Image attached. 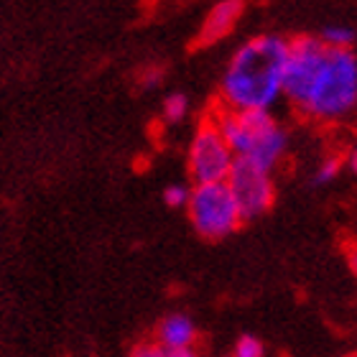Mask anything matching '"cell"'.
I'll use <instances>...</instances> for the list:
<instances>
[{"mask_svg":"<svg viewBox=\"0 0 357 357\" xmlns=\"http://www.w3.org/2000/svg\"><path fill=\"white\" fill-rule=\"evenodd\" d=\"M161 77H164V69L161 67H149L146 72H141V87L153 89L161 84Z\"/></svg>","mask_w":357,"mask_h":357,"instance_id":"15","label":"cell"},{"mask_svg":"<svg viewBox=\"0 0 357 357\" xmlns=\"http://www.w3.org/2000/svg\"><path fill=\"white\" fill-rule=\"evenodd\" d=\"M227 186H230L232 197L238 202L243 222L266 215L275 199V186L271 172L253 164V161H248V158H235V166L227 176Z\"/></svg>","mask_w":357,"mask_h":357,"instance_id":"6","label":"cell"},{"mask_svg":"<svg viewBox=\"0 0 357 357\" xmlns=\"http://www.w3.org/2000/svg\"><path fill=\"white\" fill-rule=\"evenodd\" d=\"M235 158L238 156L232 153V149L222 138L220 128L215 123H204L194 133L192 149H189V174L197 184L227 181Z\"/></svg>","mask_w":357,"mask_h":357,"instance_id":"5","label":"cell"},{"mask_svg":"<svg viewBox=\"0 0 357 357\" xmlns=\"http://www.w3.org/2000/svg\"><path fill=\"white\" fill-rule=\"evenodd\" d=\"M263 355H266V347L253 335H243L235 342V350H232V357H263Z\"/></svg>","mask_w":357,"mask_h":357,"instance_id":"13","label":"cell"},{"mask_svg":"<svg viewBox=\"0 0 357 357\" xmlns=\"http://www.w3.org/2000/svg\"><path fill=\"white\" fill-rule=\"evenodd\" d=\"M357 105V56L350 49H329L298 110L314 120H340Z\"/></svg>","mask_w":357,"mask_h":357,"instance_id":"3","label":"cell"},{"mask_svg":"<svg viewBox=\"0 0 357 357\" xmlns=\"http://www.w3.org/2000/svg\"><path fill=\"white\" fill-rule=\"evenodd\" d=\"M133 357H197V352L189 347V350H169L164 344L151 342V344H141L138 350L133 352Z\"/></svg>","mask_w":357,"mask_h":357,"instance_id":"11","label":"cell"},{"mask_svg":"<svg viewBox=\"0 0 357 357\" xmlns=\"http://www.w3.org/2000/svg\"><path fill=\"white\" fill-rule=\"evenodd\" d=\"M344 255H347V266H350V271L357 275V243H347Z\"/></svg>","mask_w":357,"mask_h":357,"instance_id":"16","label":"cell"},{"mask_svg":"<svg viewBox=\"0 0 357 357\" xmlns=\"http://www.w3.org/2000/svg\"><path fill=\"white\" fill-rule=\"evenodd\" d=\"M186 112H189V100H186L184 95L174 92V95L166 97V102H164V118L169 120V123H178V120H184Z\"/></svg>","mask_w":357,"mask_h":357,"instance_id":"12","label":"cell"},{"mask_svg":"<svg viewBox=\"0 0 357 357\" xmlns=\"http://www.w3.org/2000/svg\"><path fill=\"white\" fill-rule=\"evenodd\" d=\"M243 8H245V0H222V3H217L204 18V26L199 31V44L209 46L227 36L235 29L238 18L243 15Z\"/></svg>","mask_w":357,"mask_h":357,"instance_id":"7","label":"cell"},{"mask_svg":"<svg viewBox=\"0 0 357 357\" xmlns=\"http://www.w3.org/2000/svg\"><path fill=\"white\" fill-rule=\"evenodd\" d=\"M340 172H342V158L340 156H329L321 161V166L314 172L312 176V184L314 186H324V184H332L337 176H340Z\"/></svg>","mask_w":357,"mask_h":357,"instance_id":"10","label":"cell"},{"mask_svg":"<svg viewBox=\"0 0 357 357\" xmlns=\"http://www.w3.org/2000/svg\"><path fill=\"white\" fill-rule=\"evenodd\" d=\"M347 166H350V172L357 176V146L350 151V156H347Z\"/></svg>","mask_w":357,"mask_h":357,"instance_id":"17","label":"cell"},{"mask_svg":"<svg viewBox=\"0 0 357 357\" xmlns=\"http://www.w3.org/2000/svg\"><path fill=\"white\" fill-rule=\"evenodd\" d=\"M352 357H357V355H352Z\"/></svg>","mask_w":357,"mask_h":357,"instance_id":"18","label":"cell"},{"mask_svg":"<svg viewBox=\"0 0 357 357\" xmlns=\"http://www.w3.org/2000/svg\"><path fill=\"white\" fill-rule=\"evenodd\" d=\"M197 340V327L186 314H172L158 324V344L169 350H189Z\"/></svg>","mask_w":357,"mask_h":357,"instance_id":"8","label":"cell"},{"mask_svg":"<svg viewBox=\"0 0 357 357\" xmlns=\"http://www.w3.org/2000/svg\"><path fill=\"white\" fill-rule=\"evenodd\" d=\"M189 215L202 238L220 240L235 232L243 222L240 207L232 197L227 181L215 184H197L189 197Z\"/></svg>","mask_w":357,"mask_h":357,"instance_id":"4","label":"cell"},{"mask_svg":"<svg viewBox=\"0 0 357 357\" xmlns=\"http://www.w3.org/2000/svg\"><path fill=\"white\" fill-rule=\"evenodd\" d=\"M289 44L281 36H258L240 46L222 77L227 110H271L283 95Z\"/></svg>","mask_w":357,"mask_h":357,"instance_id":"1","label":"cell"},{"mask_svg":"<svg viewBox=\"0 0 357 357\" xmlns=\"http://www.w3.org/2000/svg\"><path fill=\"white\" fill-rule=\"evenodd\" d=\"M222 138L238 158L273 172L289 149V135L268 110H227L225 107L215 118Z\"/></svg>","mask_w":357,"mask_h":357,"instance_id":"2","label":"cell"},{"mask_svg":"<svg viewBox=\"0 0 357 357\" xmlns=\"http://www.w3.org/2000/svg\"><path fill=\"white\" fill-rule=\"evenodd\" d=\"M189 197H192V189H186L181 184L166 186L164 192V202L169 207H184V204H189Z\"/></svg>","mask_w":357,"mask_h":357,"instance_id":"14","label":"cell"},{"mask_svg":"<svg viewBox=\"0 0 357 357\" xmlns=\"http://www.w3.org/2000/svg\"><path fill=\"white\" fill-rule=\"evenodd\" d=\"M355 41V31L347 26H327L321 31V44L329 49H350Z\"/></svg>","mask_w":357,"mask_h":357,"instance_id":"9","label":"cell"}]
</instances>
